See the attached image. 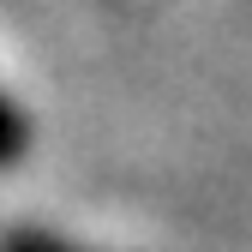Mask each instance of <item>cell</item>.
<instances>
[{
    "label": "cell",
    "instance_id": "obj_1",
    "mask_svg": "<svg viewBox=\"0 0 252 252\" xmlns=\"http://www.w3.org/2000/svg\"><path fill=\"white\" fill-rule=\"evenodd\" d=\"M30 150V126H24V114L0 96V162H18V156Z\"/></svg>",
    "mask_w": 252,
    "mask_h": 252
},
{
    "label": "cell",
    "instance_id": "obj_2",
    "mask_svg": "<svg viewBox=\"0 0 252 252\" xmlns=\"http://www.w3.org/2000/svg\"><path fill=\"white\" fill-rule=\"evenodd\" d=\"M0 252H84V246H66V240H54L42 228H18V234L0 240Z\"/></svg>",
    "mask_w": 252,
    "mask_h": 252
}]
</instances>
